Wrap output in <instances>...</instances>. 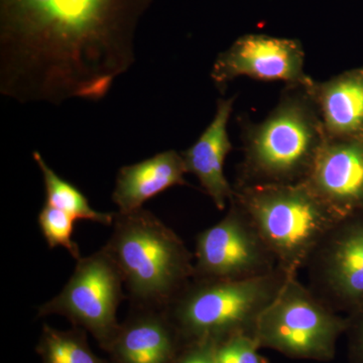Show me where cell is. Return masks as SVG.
Segmentation results:
<instances>
[{"mask_svg":"<svg viewBox=\"0 0 363 363\" xmlns=\"http://www.w3.org/2000/svg\"><path fill=\"white\" fill-rule=\"evenodd\" d=\"M119 0H4L2 81L23 96L98 100L133 63L113 37Z\"/></svg>","mask_w":363,"mask_h":363,"instance_id":"cell-1","label":"cell"},{"mask_svg":"<svg viewBox=\"0 0 363 363\" xmlns=\"http://www.w3.org/2000/svg\"><path fill=\"white\" fill-rule=\"evenodd\" d=\"M309 85H286L264 121H245L243 160L233 187L307 180L326 140Z\"/></svg>","mask_w":363,"mask_h":363,"instance_id":"cell-2","label":"cell"},{"mask_svg":"<svg viewBox=\"0 0 363 363\" xmlns=\"http://www.w3.org/2000/svg\"><path fill=\"white\" fill-rule=\"evenodd\" d=\"M112 226L104 248L121 272L131 307L164 309L194 277V255L143 208L117 212Z\"/></svg>","mask_w":363,"mask_h":363,"instance_id":"cell-3","label":"cell"},{"mask_svg":"<svg viewBox=\"0 0 363 363\" xmlns=\"http://www.w3.org/2000/svg\"><path fill=\"white\" fill-rule=\"evenodd\" d=\"M233 189V199L289 277L298 276L325 235L342 219L305 181Z\"/></svg>","mask_w":363,"mask_h":363,"instance_id":"cell-4","label":"cell"},{"mask_svg":"<svg viewBox=\"0 0 363 363\" xmlns=\"http://www.w3.org/2000/svg\"><path fill=\"white\" fill-rule=\"evenodd\" d=\"M288 278L279 267L267 276L238 281L193 278L164 311L172 323L199 341L255 335L260 315Z\"/></svg>","mask_w":363,"mask_h":363,"instance_id":"cell-5","label":"cell"},{"mask_svg":"<svg viewBox=\"0 0 363 363\" xmlns=\"http://www.w3.org/2000/svg\"><path fill=\"white\" fill-rule=\"evenodd\" d=\"M347 325V317L329 308L293 276L260 315L255 337L259 345L285 354L327 359Z\"/></svg>","mask_w":363,"mask_h":363,"instance_id":"cell-6","label":"cell"},{"mask_svg":"<svg viewBox=\"0 0 363 363\" xmlns=\"http://www.w3.org/2000/svg\"><path fill=\"white\" fill-rule=\"evenodd\" d=\"M194 279H247L278 269L274 253L235 200L223 219L198 234Z\"/></svg>","mask_w":363,"mask_h":363,"instance_id":"cell-7","label":"cell"},{"mask_svg":"<svg viewBox=\"0 0 363 363\" xmlns=\"http://www.w3.org/2000/svg\"><path fill=\"white\" fill-rule=\"evenodd\" d=\"M124 281L116 262L104 247L77 260L68 283L51 300L40 306V316L59 314L82 325L102 340L116 335V313Z\"/></svg>","mask_w":363,"mask_h":363,"instance_id":"cell-8","label":"cell"},{"mask_svg":"<svg viewBox=\"0 0 363 363\" xmlns=\"http://www.w3.org/2000/svg\"><path fill=\"white\" fill-rule=\"evenodd\" d=\"M309 288L346 317L363 307V212L344 217L308 259Z\"/></svg>","mask_w":363,"mask_h":363,"instance_id":"cell-9","label":"cell"},{"mask_svg":"<svg viewBox=\"0 0 363 363\" xmlns=\"http://www.w3.org/2000/svg\"><path fill=\"white\" fill-rule=\"evenodd\" d=\"M305 52L297 40L272 35H245L215 60L211 77L226 87L238 77L259 81H283L286 85H309L305 73Z\"/></svg>","mask_w":363,"mask_h":363,"instance_id":"cell-10","label":"cell"},{"mask_svg":"<svg viewBox=\"0 0 363 363\" xmlns=\"http://www.w3.org/2000/svg\"><path fill=\"white\" fill-rule=\"evenodd\" d=\"M305 182L340 218L363 212V138H326Z\"/></svg>","mask_w":363,"mask_h":363,"instance_id":"cell-11","label":"cell"},{"mask_svg":"<svg viewBox=\"0 0 363 363\" xmlns=\"http://www.w3.org/2000/svg\"><path fill=\"white\" fill-rule=\"evenodd\" d=\"M235 97L220 99L213 121L197 142L182 152L186 172L197 177L205 192L218 210L233 199L234 189L224 174L226 157L233 150L227 124L233 113Z\"/></svg>","mask_w":363,"mask_h":363,"instance_id":"cell-12","label":"cell"},{"mask_svg":"<svg viewBox=\"0 0 363 363\" xmlns=\"http://www.w3.org/2000/svg\"><path fill=\"white\" fill-rule=\"evenodd\" d=\"M327 138H363V66L309 85Z\"/></svg>","mask_w":363,"mask_h":363,"instance_id":"cell-13","label":"cell"},{"mask_svg":"<svg viewBox=\"0 0 363 363\" xmlns=\"http://www.w3.org/2000/svg\"><path fill=\"white\" fill-rule=\"evenodd\" d=\"M186 173L181 154L175 150L162 152L119 169L112 199L118 207V212L135 211L150 198L169 188L188 185L184 179Z\"/></svg>","mask_w":363,"mask_h":363,"instance_id":"cell-14","label":"cell"},{"mask_svg":"<svg viewBox=\"0 0 363 363\" xmlns=\"http://www.w3.org/2000/svg\"><path fill=\"white\" fill-rule=\"evenodd\" d=\"M125 326L117 332L114 350L121 363H168L174 341L164 309L131 307Z\"/></svg>","mask_w":363,"mask_h":363,"instance_id":"cell-15","label":"cell"},{"mask_svg":"<svg viewBox=\"0 0 363 363\" xmlns=\"http://www.w3.org/2000/svg\"><path fill=\"white\" fill-rule=\"evenodd\" d=\"M33 159L42 172L48 204L70 214L75 220H89L112 226L116 213H104L93 209L85 195L70 182L64 180L50 168L39 152H33Z\"/></svg>","mask_w":363,"mask_h":363,"instance_id":"cell-16","label":"cell"},{"mask_svg":"<svg viewBox=\"0 0 363 363\" xmlns=\"http://www.w3.org/2000/svg\"><path fill=\"white\" fill-rule=\"evenodd\" d=\"M42 354L45 363H100L75 334L45 327Z\"/></svg>","mask_w":363,"mask_h":363,"instance_id":"cell-17","label":"cell"},{"mask_svg":"<svg viewBox=\"0 0 363 363\" xmlns=\"http://www.w3.org/2000/svg\"><path fill=\"white\" fill-rule=\"evenodd\" d=\"M70 214L45 203L38 217L40 231L50 248L62 247L76 260L81 259L80 248L73 240L74 222Z\"/></svg>","mask_w":363,"mask_h":363,"instance_id":"cell-18","label":"cell"},{"mask_svg":"<svg viewBox=\"0 0 363 363\" xmlns=\"http://www.w3.org/2000/svg\"><path fill=\"white\" fill-rule=\"evenodd\" d=\"M255 336L236 334L217 346L215 363H262Z\"/></svg>","mask_w":363,"mask_h":363,"instance_id":"cell-19","label":"cell"},{"mask_svg":"<svg viewBox=\"0 0 363 363\" xmlns=\"http://www.w3.org/2000/svg\"><path fill=\"white\" fill-rule=\"evenodd\" d=\"M351 357L355 363H363V307L347 316Z\"/></svg>","mask_w":363,"mask_h":363,"instance_id":"cell-20","label":"cell"},{"mask_svg":"<svg viewBox=\"0 0 363 363\" xmlns=\"http://www.w3.org/2000/svg\"><path fill=\"white\" fill-rule=\"evenodd\" d=\"M217 346L214 340H201L195 350L184 355L179 363H215Z\"/></svg>","mask_w":363,"mask_h":363,"instance_id":"cell-21","label":"cell"}]
</instances>
